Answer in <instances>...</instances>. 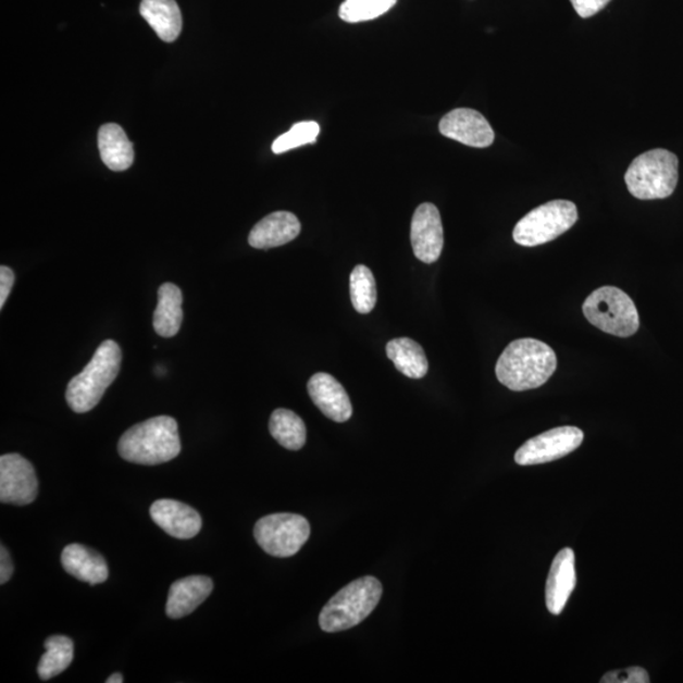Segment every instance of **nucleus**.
Masks as SVG:
<instances>
[{"label":"nucleus","mask_w":683,"mask_h":683,"mask_svg":"<svg viewBox=\"0 0 683 683\" xmlns=\"http://www.w3.org/2000/svg\"><path fill=\"white\" fill-rule=\"evenodd\" d=\"M557 369L552 347L533 338L512 340L496 363V376L512 392L537 389L545 385Z\"/></svg>","instance_id":"1"},{"label":"nucleus","mask_w":683,"mask_h":683,"mask_svg":"<svg viewBox=\"0 0 683 683\" xmlns=\"http://www.w3.org/2000/svg\"><path fill=\"white\" fill-rule=\"evenodd\" d=\"M119 452L123 460L145 465L174 460L182 452L177 422L161 415L132 426L121 437Z\"/></svg>","instance_id":"2"},{"label":"nucleus","mask_w":683,"mask_h":683,"mask_svg":"<svg viewBox=\"0 0 683 683\" xmlns=\"http://www.w3.org/2000/svg\"><path fill=\"white\" fill-rule=\"evenodd\" d=\"M121 362V347L112 339L104 340L87 367L69 383L65 395L69 407L79 414L95 409L119 376Z\"/></svg>","instance_id":"3"},{"label":"nucleus","mask_w":683,"mask_h":683,"mask_svg":"<svg viewBox=\"0 0 683 683\" xmlns=\"http://www.w3.org/2000/svg\"><path fill=\"white\" fill-rule=\"evenodd\" d=\"M382 582L372 576L362 578L342 588L320 616L324 632L337 633L359 625L375 610L382 599Z\"/></svg>","instance_id":"4"},{"label":"nucleus","mask_w":683,"mask_h":683,"mask_svg":"<svg viewBox=\"0 0 683 683\" xmlns=\"http://www.w3.org/2000/svg\"><path fill=\"white\" fill-rule=\"evenodd\" d=\"M625 184L636 199L669 198L679 184V158L665 149L644 152L626 170Z\"/></svg>","instance_id":"5"},{"label":"nucleus","mask_w":683,"mask_h":683,"mask_svg":"<svg viewBox=\"0 0 683 683\" xmlns=\"http://www.w3.org/2000/svg\"><path fill=\"white\" fill-rule=\"evenodd\" d=\"M582 312L594 327L612 336L626 338L639 330V314L634 301L614 286H603L589 294Z\"/></svg>","instance_id":"6"},{"label":"nucleus","mask_w":683,"mask_h":683,"mask_svg":"<svg viewBox=\"0 0 683 683\" xmlns=\"http://www.w3.org/2000/svg\"><path fill=\"white\" fill-rule=\"evenodd\" d=\"M578 220V207L572 201H548L534 208L517 223L512 238L524 247L545 245L571 229Z\"/></svg>","instance_id":"7"},{"label":"nucleus","mask_w":683,"mask_h":683,"mask_svg":"<svg viewBox=\"0 0 683 683\" xmlns=\"http://www.w3.org/2000/svg\"><path fill=\"white\" fill-rule=\"evenodd\" d=\"M254 539L266 554L274 557L297 555L310 537V525L305 517L281 512L263 517L256 523Z\"/></svg>","instance_id":"8"},{"label":"nucleus","mask_w":683,"mask_h":683,"mask_svg":"<svg viewBox=\"0 0 683 683\" xmlns=\"http://www.w3.org/2000/svg\"><path fill=\"white\" fill-rule=\"evenodd\" d=\"M584 442V432L576 426H560L526 440L514 456L520 465L548 463L576 451Z\"/></svg>","instance_id":"9"},{"label":"nucleus","mask_w":683,"mask_h":683,"mask_svg":"<svg viewBox=\"0 0 683 683\" xmlns=\"http://www.w3.org/2000/svg\"><path fill=\"white\" fill-rule=\"evenodd\" d=\"M38 494L36 471L25 457L18 454L0 457V501L13 506H28Z\"/></svg>","instance_id":"10"},{"label":"nucleus","mask_w":683,"mask_h":683,"mask_svg":"<svg viewBox=\"0 0 683 683\" xmlns=\"http://www.w3.org/2000/svg\"><path fill=\"white\" fill-rule=\"evenodd\" d=\"M410 240L418 260L424 263L438 261L444 251L445 237L436 206L424 203L417 208L411 221Z\"/></svg>","instance_id":"11"},{"label":"nucleus","mask_w":683,"mask_h":683,"mask_svg":"<svg viewBox=\"0 0 683 683\" xmlns=\"http://www.w3.org/2000/svg\"><path fill=\"white\" fill-rule=\"evenodd\" d=\"M439 132L465 146L486 149L495 139L494 129L483 114L470 108H458L439 122Z\"/></svg>","instance_id":"12"},{"label":"nucleus","mask_w":683,"mask_h":683,"mask_svg":"<svg viewBox=\"0 0 683 683\" xmlns=\"http://www.w3.org/2000/svg\"><path fill=\"white\" fill-rule=\"evenodd\" d=\"M154 523L177 539H191L201 530V517L196 509L177 500L161 499L154 501L150 509Z\"/></svg>","instance_id":"13"},{"label":"nucleus","mask_w":683,"mask_h":683,"mask_svg":"<svg viewBox=\"0 0 683 683\" xmlns=\"http://www.w3.org/2000/svg\"><path fill=\"white\" fill-rule=\"evenodd\" d=\"M310 398L325 417L345 423L352 417V403L345 387L335 377L318 372L308 383Z\"/></svg>","instance_id":"14"},{"label":"nucleus","mask_w":683,"mask_h":683,"mask_svg":"<svg viewBox=\"0 0 683 683\" xmlns=\"http://www.w3.org/2000/svg\"><path fill=\"white\" fill-rule=\"evenodd\" d=\"M576 566L571 548L555 557L546 585V604L550 614L560 616L576 587Z\"/></svg>","instance_id":"15"},{"label":"nucleus","mask_w":683,"mask_h":683,"mask_svg":"<svg viewBox=\"0 0 683 683\" xmlns=\"http://www.w3.org/2000/svg\"><path fill=\"white\" fill-rule=\"evenodd\" d=\"M213 581L207 576H189L177 580L170 587L166 616L182 619L191 614L213 592Z\"/></svg>","instance_id":"16"},{"label":"nucleus","mask_w":683,"mask_h":683,"mask_svg":"<svg viewBox=\"0 0 683 683\" xmlns=\"http://www.w3.org/2000/svg\"><path fill=\"white\" fill-rule=\"evenodd\" d=\"M301 224L290 212H275L265 216L252 228L248 244L259 250H268L291 243L300 235Z\"/></svg>","instance_id":"17"},{"label":"nucleus","mask_w":683,"mask_h":683,"mask_svg":"<svg viewBox=\"0 0 683 683\" xmlns=\"http://www.w3.org/2000/svg\"><path fill=\"white\" fill-rule=\"evenodd\" d=\"M62 568L77 580L95 586L110 576L104 557L97 550L82 545H69L61 554Z\"/></svg>","instance_id":"18"},{"label":"nucleus","mask_w":683,"mask_h":683,"mask_svg":"<svg viewBox=\"0 0 683 683\" xmlns=\"http://www.w3.org/2000/svg\"><path fill=\"white\" fill-rule=\"evenodd\" d=\"M98 146L100 157L107 167L113 171H124L134 164V145L119 124L108 123L100 127Z\"/></svg>","instance_id":"19"},{"label":"nucleus","mask_w":683,"mask_h":683,"mask_svg":"<svg viewBox=\"0 0 683 683\" xmlns=\"http://www.w3.org/2000/svg\"><path fill=\"white\" fill-rule=\"evenodd\" d=\"M139 13L165 42H174L181 36L183 18L175 0H142Z\"/></svg>","instance_id":"20"},{"label":"nucleus","mask_w":683,"mask_h":683,"mask_svg":"<svg viewBox=\"0 0 683 683\" xmlns=\"http://www.w3.org/2000/svg\"><path fill=\"white\" fill-rule=\"evenodd\" d=\"M183 294L174 284H162L159 289L158 308L153 314V328L161 337L177 335L183 323Z\"/></svg>","instance_id":"21"},{"label":"nucleus","mask_w":683,"mask_h":683,"mask_svg":"<svg viewBox=\"0 0 683 683\" xmlns=\"http://www.w3.org/2000/svg\"><path fill=\"white\" fill-rule=\"evenodd\" d=\"M387 357L402 375L410 378H422L429 372V359L424 349L410 338L393 339L386 346Z\"/></svg>","instance_id":"22"},{"label":"nucleus","mask_w":683,"mask_h":683,"mask_svg":"<svg viewBox=\"0 0 683 683\" xmlns=\"http://www.w3.org/2000/svg\"><path fill=\"white\" fill-rule=\"evenodd\" d=\"M269 429L277 444L290 451H299L307 442V426L302 419L287 409H277L270 418Z\"/></svg>","instance_id":"23"},{"label":"nucleus","mask_w":683,"mask_h":683,"mask_svg":"<svg viewBox=\"0 0 683 683\" xmlns=\"http://www.w3.org/2000/svg\"><path fill=\"white\" fill-rule=\"evenodd\" d=\"M46 654L38 663V676L49 681L66 671L74 659V642L65 635H52L45 641Z\"/></svg>","instance_id":"24"},{"label":"nucleus","mask_w":683,"mask_h":683,"mask_svg":"<svg viewBox=\"0 0 683 683\" xmlns=\"http://www.w3.org/2000/svg\"><path fill=\"white\" fill-rule=\"evenodd\" d=\"M349 291L356 312L368 314L376 306L377 289L374 274L364 265L356 266L349 276Z\"/></svg>","instance_id":"25"},{"label":"nucleus","mask_w":683,"mask_h":683,"mask_svg":"<svg viewBox=\"0 0 683 683\" xmlns=\"http://www.w3.org/2000/svg\"><path fill=\"white\" fill-rule=\"evenodd\" d=\"M398 0H345L339 8V17L348 23L376 20L389 12Z\"/></svg>","instance_id":"26"},{"label":"nucleus","mask_w":683,"mask_h":683,"mask_svg":"<svg viewBox=\"0 0 683 683\" xmlns=\"http://www.w3.org/2000/svg\"><path fill=\"white\" fill-rule=\"evenodd\" d=\"M320 132V124L313 121L294 124L289 132L275 139L273 152L281 154L300 146L315 144Z\"/></svg>","instance_id":"27"},{"label":"nucleus","mask_w":683,"mask_h":683,"mask_svg":"<svg viewBox=\"0 0 683 683\" xmlns=\"http://www.w3.org/2000/svg\"><path fill=\"white\" fill-rule=\"evenodd\" d=\"M601 683H649V674L642 667H629L625 670L604 674Z\"/></svg>","instance_id":"28"},{"label":"nucleus","mask_w":683,"mask_h":683,"mask_svg":"<svg viewBox=\"0 0 683 683\" xmlns=\"http://www.w3.org/2000/svg\"><path fill=\"white\" fill-rule=\"evenodd\" d=\"M570 2L581 18H589L601 12L611 0H570Z\"/></svg>","instance_id":"29"},{"label":"nucleus","mask_w":683,"mask_h":683,"mask_svg":"<svg viewBox=\"0 0 683 683\" xmlns=\"http://www.w3.org/2000/svg\"><path fill=\"white\" fill-rule=\"evenodd\" d=\"M14 285V273L8 266L0 268V308L3 309Z\"/></svg>","instance_id":"30"},{"label":"nucleus","mask_w":683,"mask_h":683,"mask_svg":"<svg viewBox=\"0 0 683 683\" xmlns=\"http://www.w3.org/2000/svg\"><path fill=\"white\" fill-rule=\"evenodd\" d=\"M14 568L10 552L2 545L0 548V584L4 585L10 581L13 574Z\"/></svg>","instance_id":"31"},{"label":"nucleus","mask_w":683,"mask_h":683,"mask_svg":"<svg viewBox=\"0 0 683 683\" xmlns=\"http://www.w3.org/2000/svg\"><path fill=\"white\" fill-rule=\"evenodd\" d=\"M123 676L121 673H113L112 676H110V679H107V683H122Z\"/></svg>","instance_id":"32"}]
</instances>
